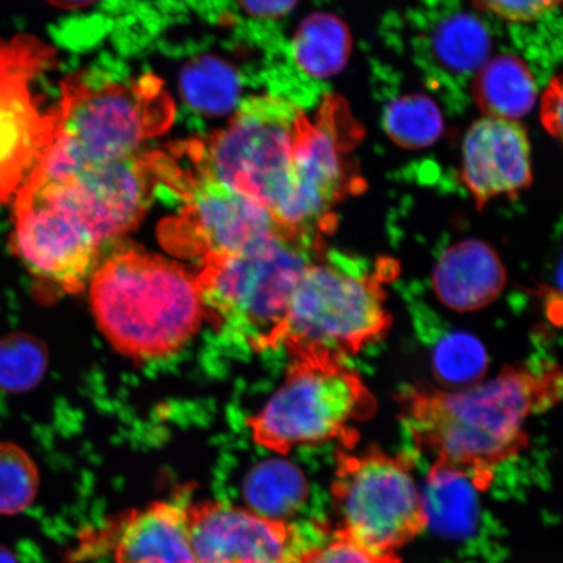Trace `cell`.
I'll return each instance as SVG.
<instances>
[{"label": "cell", "instance_id": "83f0119b", "mask_svg": "<svg viewBox=\"0 0 563 563\" xmlns=\"http://www.w3.org/2000/svg\"><path fill=\"white\" fill-rule=\"evenodd\" d=\"M478 11L511 23H532L558 9L561 0H473Z\"/></svg>", "mask_w": 563, "mask_h": 563}, {"label": "cell", "instance_id": "277c9868", "mask_svg": "<svg viewBox=\"0 0 563 563\" xmlns=\"http://www.w3.org/2000/svg\"><path fill=\"white\" fill-rule=\"evenodd\" d=\"M323 252V236L285 231L235 255L202 260L196 279L203 312L251 351L280 347L294 288Z\"/></svg>", "mask_w": 563, "mask_h": 563}, {"label": "cell", "instance_id": "f546056e", "mask_svg": "<svg viewBox=\"0 0 563 563\" xmlns=\"http://www.w3.org/2000/svg\"><path fill=\"white\" fill-rule=\"evenodd\" d=\"M299 0H239L242 9L258 19H278L287 15Z\"/></svg>", "mask_w": 563, "mask_h": 563}, {"label": "cell", "instance_id": "d6986e66", "mask_svg": "<svg viewBox=\"0 0 563 563\" xmlns=\"http://www.w3.org/2000/svg\"><path fill=\"white\" fill-rule=\"evenodd\" d=\"M471 91L485 114L517 122L531 111L538 97L531 70L509 54L487 60L475 75Z\"/></svg>", "mask_w": 563, "mask_h": 563}, {"label": "cell", "instance_id": "ba28073f", "mask_svg": "<svg viewBox=\"0 0 563 563\" xmlns=\"http://www.w3.org/2000/svg\"><path fill=\"white\" fill-rule=\"evenodd\" d=\"M340 449L330 487L336 530L389 563L429 526L426 497L413 476L411 457L369 448Z\"/></svg>", "mask_w": 563, "mask_h": 563}, {"label": "cell", "instance_id": "ffe728a7", "mask_svg": "<svg viewBox=\"0 0 563 563\" xmlns=\"http://www.w3.org/2000/svg\"><path fill=\"white\" fill-rule=\"evenodd\" d=\"M309 484L305 473L285 457H269L256 464L243 483L249 510L258 516L288 520L307 503Z\"/></svg>", "mask_w": 563, "mask_h": 563}, {"label": "cell", "instance_id": "2e32d148", "mask_svg": "<svg viewBox=\"0 0 563 563\" xmlns=\"http://www.w3.org/2000/svg\"><path fill=\"white\" fill-rule=\"evenodd\" d=\"M508 282L498 253L477 239L454 243L432 274L435 297L455 312H475L495 301Z\"/></svg>", "mask_w": 563, "mask_h": 563}, {"label": "cell", "instance_id": "5bb4252c", "mask_svg": "<svg viewBox=\"0 0 563 563\" xmlns=\"http://www.w3.org/2000/svg\"><path fill=\"white\" fill-rule=\"evenodd\" d=\"M154 183L144 154L139 153L135 157L82 168L66 179L26 183L23 188L54 197L79 216L103 244L136 227Z\"/></svg>", "mask_w": 563, "mask_h": 563}, {"label": "cell", "instance_id": "44dd1931", "mask_svg": "<svg viewBox=\"0 0 563 563\" xmlns=\"http://www.w3.org/2000/svg\"><path fill=\"white\" fill-rule=\"evenodd\" d=\"M351 34L343 21L329 12L309 15L295 33L291 55L301 74L327 80L341 74L351 54Z\"/></svg>", "mask_w": 563, "mask_h": 563}, {"label": "cell", "instance_id": "7c38bea8", "mask_svg": "<svg viewBox=\"0 0 563 563\" xmlns=\"http://www.w3.org/2000/svg\"><path fill=\"white\" fill-rule=\"evenodd\" d=\"M101 245L86 222L51 195L27 188L18 192L13 251L42 284L80 292Z\"/></svg>", "mask_w": 563, "mask_h": 563}, {"label": "cell", "instance_id": "7a4b0ae2", "mask_svg": "<svg viewBox=\"0 0 563 563\" xmlns=\"http://www.w3.org/2000/svg\"><path fill=\"white\" fill-rule=\"evenodd\" d=\"M55 109L53 143L26 183L62 180L82 168L135 157L175 118L173 98L154 75L96 82L86 74L70 75Z\"/></svg>", "mask_w": 563, "mask_h": 563}, {"label": "cell", "instance_id": "d4e9b609", "mask_svg": "<svg viewBox=\"0 0 563 563\" xmlns=\"http://www.w3.org/2000/svg\"><path fill=\"white\" fill-rule=\"evenodd\" d=\"M47 351L37 338L11 334L0 338V390L24 393L41 383Z\"/></svg>", "mask_w": 563, "mask_h": 563}, {"label": "cell", "instance_id": "ac0fdd59", "mask_svg": "<svg viewBox=\"0 0 563 563\" xmlns=\"http://www.w3.org/2000/svg\"><path fill=\"white\" fill-rule=\"evenodd\" d=\"M117 563H197L187 508L156 503L126 518L118 534Z\"/></svg>", "mask_w": 563, "mask_h": 563}, {"label": "cell", "instance_id": "7402d4cb", "mask_svg": "<svg viewBox=\"0 0 563 563\" xmlns=\"http://www.w3.org/2000/svg\"><path fill=\"white\" fill-rule=\"evenodd\" d=\"M181 96L202 115H227L235 109L242 84L229 63L201 56L188 63L180 76Z\"/></svg>", "mask_w": 563, "mask_h": 563}, {"label": "cell", "instance_id": "603a6c76", "mask_svg": "<svg viewBox=\"0 0 563 563\" xmlns=\"http://www.w3.org/2000/svg\"><path fill=\"white\" fill-rule=\"evenodd\" d=\"M384 126L394 143L405 150H422L438 141L443 132L441 111L431 98L407 95L385 110Z\"/></svg>", "mask_w": 563, "mask_h": 563}, {"label": "cell", "instance_id": "1f68e13d", "mask_svg": "<svg viewBox=\"0 0 563 563\" xmlns=\"http://www.w3.org/2000/svg\"><path fill=\"white\" fill-rule=\"evenodd\" d=\"M0 563H19L15 555L4 547H0Z\"/></svg>", "mask_w": 563, "mask_h": 563}, {"label": "cell", "instance_id": "52a82bcc", "mask_svg": "<svg viewBox=\"0 0 563 563\" xmlns=\"http://www.w3.org/2000/svg\"><path fill=\"white\" fill-rule=\"evenodd\" d=\"M147 164L154 180L186 200L180 214L162 229L166 246L180 255H235L288 231L262 202L211 176L194 140L151 152Z\"/></svg>", "mask_w": 563, "mask_h": 563}, {"label": "cell", "instance_id": "4fadbf2b", "mask_svg": "<svg viewBox=\"0 0 563 563\" xmlns=\"http://www.w3.org/2000/svg\"><path fill=\"white\" fill-rule=\"evenodd\" d=\"M197 563H298L308 540L298 525L216 501L187 508Z\"/></svg>", "mask_w": 563, "mask_h": 563}, {"label": "cell", "instance_id": "30bf717a", "mask_svg": "<svg viewBox=\"0 0 563 563\" xmlns=\"http://www.w3.org/2000/svg\"><path fill=\"white\" fill-rule=\"evenodd\" d=\"M302 112L286 98L253 97L227 129L207 141L195 140L197 156L211 176L262 202L274 216L290 185Z\"/></svg>", "mask_w": 563, "mask_h": 563}, {"label": "cell", "instance_id": "f1b7e54d", "mask_svg": "<svg viewBox=\"0 0 563 563\" xmlns=\"http://www.w3.org/2000/svg\"><path fill=\"white\" fill-rule=\"evenodd\" d=\"M562 84L560 77L548 87L541 100V122L554 137L561 136Z\"/></svg>", "mask_w": 563, "mask_h": 563}, {"label": "cell", "instance_id": "9c48e42d", "mask_svg": "<svg viewBox=\"0 0 563 563\" xmlns=\"http://www.w3.org/2000/svg\"><path fill=\"white\" fill-rule=\"evenodd\" d=\"M362 137L361 124L341 97H323L313 118L302 112L295 139L290 185L274 214L282 228L294 234L317 236L334 229L333 209L365 188L350 158Z\"/></svg>", "mask_w": 563, "mask_h": 563}, {"label": "cell", "instance_id": "e0dca14e", "mask_svg": "<svg viewBox=\"0 0 563 563\" xmlns=\"http://www.w3.org/2000/svg\"><path fill=\"white\" fill-rule=\"evenodd\" d=\"M419 53L428 70L450 82L473 81L490 54L487 25L474 13L449 10L429 23L420 35Z\"/></svg>", "mask_w": 563, "mask_h": 563}, {"label": "cell", "instance_id": "3957f363", "mask_svg": "<svg viewBox=\"0 0 563 563\" xmlns=\"http://www.w3.org/2000/svg\"><path fill=\"white\" fill-rule=\"evenodd\" d=\"M90 302L112 346L135 358L178 351L200 327L197 279L181 266L136 250L111 253L90 277Z\"/></svg>", "mask_w": 563, "mask_h": 563}, {"label": "cell", "instance_id": "d6a6232c", "mask_svg": "<svg viewBox=\"0 0 563 563\" xmlns=\"http://www.w3.org/2000/svg\"><path fill=\"white\" fill-rule=\"evenodd\" d=\"M0 44H2V41H0Z\"/></svg>", "mask_w": 563, "mask_h": 563}, {"label": "cell", "instance_id": "8fae6325", "mask_svg": "<svg viewBox=\"0 0 563 563\" xmlns=\"http://www.w3.org/2000/svg\"><path fill=\"white\" fill-rule=\"evenodd\" d=\"M54 56L30 34L0 44V203L25 186L53 143L58 114L44 109L33 84Z\"/></svg>", "mask_w": 563, "mask_h": 563}, {"label": "cell", "instance_id": "9a60e30c", "mask_svg": "<svg viewBox=\"0 0 563 563\" xmlns=\"http://www.w3.org/2000/svg\"><path fill=\"white\" fill-rule=\"evenodd\" d=\"M462 180L482 210L498 196L514 197L532 185L531 145L517 121L485 117L462 146Z\"/></svg>", "mask_w": 563, "mask_h": 563}, {"label": "cell", "instance_id": "8992f818", "mask_svg": "<svg viewBox=\"0 0 563 563\" xmlns=\"http://www.w3.org/2000/svg\"><path fill=\"white\" fill-rule=\"evenodd\" d=\"M375 396L343 358L329 352L292 357L284 384L249 420L252 439L280 456L301 445L338 441L354 449L357 424L375 417Z\"/></svg>", "mask_w": 563, "mask_h": 563}, {"label": "cell", "instance_id": "484cf974", "mask_svg": "<svg viewBox=\"0 0 563 563\" xmlns=\"http://www.w3.org/2000/svg\"><path fill=\"white\" fill-rule=\"evenodd\" d=\"M40 487L38 468L24 449L0 442V516L30 508Z\"/></svg>", "mask_w": 563, "mask_h": 563}, {"label": "cell", "instance_id": "4316f807", "mask_svg": "<svg viewBox=\"0 0 563 563\" xmlns=\"http://www.w3.org/2000/svg\"><path fill=\"white\" fill-rule=\"evenodd\" d=\"M298 563H389L335 530L332 538L308 548Z\"/></svg>", "mask_w": 563, "mask_h": 563}, {"label": "cell", "instance_id": "6da1fadb", "mask_svg": "<svg viewBox=\"0 0 563 563\" xmlns=\"http://www.w3.org/2000/svg\"><path fill=\"white\" fill-rule=\"evenodd\" d=\"M562 397L558 364L508 365L487 382L438 389L407 386L400 391V419L431 470L460 475L477 492L490 487L496 471L528 445L526 422Z\"/></svg>", "mask_w": 563, "mask_h": 563}, {"label": "cell", "instance_id": "4dcf8cb0", "mask_svg": "<svg viewBox=\"0 0 563 563\" xmlns=\"http://www.w3.org/2000/svg\"><path fill=\"white\" fill-rule=\"evenodd\" d=\"M47 2L59 7V9L77 10L96 2V0H47Z\"/></svg>", "mask_w": 563, "mask_h": 563}, {"label": "cell", "instance_id": "cb8c5ba5", "mask_svg": "<svg viewBox=\"0 0 563 563\" xmlns=\"http://www.w3.org/2000/svg\"><path fill=\"white\" fill-rule=\"evenodd\" d=\"M489 367L488 352L481 341L467 333H452L433 350L432 369L439 383L461 389L482 382Z\"/></svg>", "mask_w": 563, "mask_h": 563}, {"label": "cell", "instance_id": "5b68a950", "mask_svg": "<svg viewBox=\"0 0 563 563\" xmlns=\"http://www.w3.org/2000/svg\"><path fill=\"white\" fill-rule=\"evenodd\" d=\"M376 271L340 253H327L307 266L294 288L286 317L284 342L291 356L329 352L346 358L382 340L391 328L384 288L396 266Z\"/></svg>", "mask_w": 563, "mask_h": 563}]
</instances>
